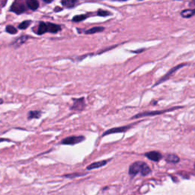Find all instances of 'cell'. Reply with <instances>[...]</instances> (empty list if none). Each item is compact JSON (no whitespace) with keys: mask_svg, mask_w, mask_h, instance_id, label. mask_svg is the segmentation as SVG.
Masks as SVG:
<instances>
[{"mask_svg":"<svg viewBox=\"0 0 195 195\" xmlns=\"http://www.w3.org/2000/svg\"><path fill=\"white\" fill-rule=\"evenodd\" d=\"M85 137L84 136H71V137H68L66 138H64L63 140L61 141V144L63 145H76L78 143H82V141L85 140Z\"/></svg>","mask_w":195,"mask_h":195,"instance_id":"6da1fadb","label":"cell"},{"mask_svg":"<svg viewBox=\"0 0 195 195\" xmlns=\"http://www.w3.org/2000/svg\"><path fill=\"white\" fill-rule=\"evenodd\" d=\"M73 104L70 107V110L72 111H83L85 108V98L81 97L79 98H73Z\"/></svg>","mask_w":195,"mask_h":195,"instance_id":"7a4b0ae2","label":"cell"},{"mask_svg":"<svg viewBox=\"0 0 195 195\" xmlns=\"http://www.w3.org/2000/svg\"><path fill=\"white\" fill-rule=\"evenodd\" d=\"M181 107H175V108H170V109L167 110H163V111H148V112H143V113L138 114V115H135L132 117V119H136V118H139V117H149V116H155L157 115H162V114L165 113V112L174 111L175 109H178V108H180Z\"/></svg>","mask_w":195,"mask_h":195,"instance_id":"3957f363","label":"cell"},{"mask_svg":"<svg viewBox=\"0 0 195 195\" xmlns=\"http://www.w3.org/2000/svg\"><path fill=\"white\" fill-rule=\"evenodd\" d=\"M10 11L13 12L17 15H20L26 11V7L24 5L23 2L20 1H15L12 3L10 8Z\"/></svg>","mask_w":195,"mask_h":195,"instance_id":"277c9868","label":"cell"},{"mask_svg":"<svg viewBox=\"0 0 195 195\" xmlns=\"http://www.w3.org/2000/svg\"><path fill=\"white\" fill-rule=\"evenodd\" d=\"M143 164H144L143 162L139 161L133 163L132 165H130V168H129V174H130L131 176H135L137 173L141 172Z\"/></svg>","mask_w":195,"mask_h":195,"instance_id":"5b68a950","label":"cell"},{"mask_svg":"<svg viewBox=\"0 0 195 195\" xmlns=\"http://www.w3.org/2000/svg\"><path fill=\"white\" fill-rule=\"evenodd\" d=\"M186 65H187V63H182V64H179V65L176 66L174 67V68H172V70H169V71L167 72V73L165 74V76H164L163 78H162L159 81H158V82H156V85H155V86L157 85H158V84L161 83V82H164V81H166L167 79H168L169 78H170V76H172L173 75V74L175 73V72L177 71V70H178L179 69H181V68H182V67L184 66H186Z\"/></svg>","mask_w":195,"mask_h":195,"instance_id":"8992f818","label":"cell"},{"mask_svg":"<svg viewBox=\"0 0 195 195\" xmlns=\"http://www.w3.org/2000/svg\"><path fill=\"white\" fill-rule=\"evenodd\" d=\"M131 127H132V125L124 126V127H114V128H111L110 129V130H108L105 131V132H104V134H102V137H105V136L107 135H110V134H117V133H124L125 132V131H127V130H129Z\"/></svg>","mask_w":195,"mask_h":195,"instance_id":"52a82bcc","label":"cell"},{"mask_svg":"<svg viewBox=\"0 0 195 195\" xmlns=\"http://www.w3.org/2000/svg\"><path fill=\"white\" fill-rule=\"evenodd\" d=\"M145 156L147 157L149 159L154 162H158L161 159L162 157H163L161 153L156 151H152L149 152V153H146V154H145Z\"/></svg>","mask_w":195,"mask_h":195,"instance_id":"ba28073f","label":"cell"},{"mask_svg":"<svg viewBox=\"0 0 195 195\" xmlns=\"http://www.w3.org/2000/svg\"><path fill=\"white\" fill-rule=\"evenodd\" d=\"M108 162H109V160H102V161L95 162V163L90 164V165L87 167V169L88 170H92V169L101 168V167H103L105 166V165H107V163H108Z\"/></svg>","mask_w":195,"mask_h":195,"instance_id":"9c48e42d","label":"cell"},{"mask_svg":"<svg viewBox=\"0 0 195 195\" xmlns=\"http://www.w3.org/2000/svg\"><path fill=\"white\" fill-rule=\"evenodd\" d=\"M46 24H47V32L56 34L61 31V26L60 25L51 23V22H46Z\"/></svg>","mask_w":195,"mask_h":195,"instance_id":"30bf717a","label":"cell"},{"mask_svg":"<svg viewBox=\"0 0 195 195\" xmlns=\"http://www.w3.org/2000/svg\"><path fill=\"white\" fill-rule=\"evenodd\" d=\"M61 4L63 6H65L66 8H72L79 4V1H77V0H63V1H61Z\"/></svg>","mask_w":195,"mask_h":195,"instance_id":"8fae6325","label":"cell"},{"mask_svg":"<svg viewBox=\"0 0 195 195\" xmlns=\"http://www.w3.org/2000/svg\"><path fill=\"white\" fill-rule=\"evenodd\" d=\"M46 32H47V24L46 22H41L38 25V27H37V34H39V35H42V34H45Z\"/></svg>","mask_w":195,"mask_h":195,"instance_id":"7c38bea8","label":"cell"},{"mask_svg":"<svg viewBox=\"0 0 195 195\" xmlns=\"http://www.w3.org/2000/svg\"><path fill=\"white\" fill-rule=\"evenodd\" d=\"M27 8L32 11H36L39 8V2L36 0H27L26 2Z\"/></svg>","mask_w":195,"mask_h":195,"instance_id":"4fadbf2b","label":"cell"},{"mask_svg":"<svg viewBox=\"0 0 195 195\" xmlns=\"http://www.w3.org/2000/svg\"><path fill=\"white\" fill-rule=\"evenodd\" d=\"M195 15V10L194 9H185L183 10L181 12V16L183 18H189L193 17Z\"/></svg>","mask_w":195,"mask_h":195,"instance_id":"5bb4252c","label":"cell"},{"mask_svg":"<svg viewBox=\"0 0 195 195\" xmlns=\"http://www.w3.org/2000/svg\"><path fill=\"white\" fill-rule=\"evenodd\" d=\"M105 30V27H101V26H97V27H91V28L89 29V30H86L85 32V34H95V33H98V32H101Z\"/></svg>","mask_w":195,"mask_h":195,"instance_id":"9a60e30c","label":"cell"},{"mask_svg":"<svg viewBox=\"0 0 195 195\" xmlns=\"http://www.w3.org/2000/svg\"><path fill=\"white\" fill-rule=\"evenodd\" d=\"M41 111H30L27 114L28 119H38L41 117Z\"/></svg>","mask_w":195,"mask_h":195,"instance_id":"2e32d148","label":"cell"},{"mask_svg":"<svg viewBox=\"0 0 195 195\" xmlns=\"http://www.w3.org/2000/svg\"><path fill=\"white\" fill-rule=\"evenodd\" d=\"M166 161L171 163H178L180 161V158L175 154H169L166 157Z\"/></svg>","mask_w":195,"mask_h":195,"instance_id":"e0dca14e","label":"cell"},{"mask_svg":"<svg viewBox=\"0 0 195 195\" xmlns=\"http://www.w3.org/2000/svg\"><path fill=\"white\" fill-rule=\"evenodd\" d=\"M88 15L87 14H82V15H76L72 18V21L74 22H82V21L85 20L87 18Z\"/></svg>","mask_w":195,"mask_h":195,"instance_id":"ac0fdd59","label":"cell"},{"mask_svg":"<svg viewBox=\"0 0 195 195\" xmlns=\"http://www.w3.org/2000/svg\"><path fill=\"white\" fill-rule=\"evenodd\" d=\"M27 38H28V37H27V36H21V37H18V39L15 40V41L13 43V44H15V45H17V44H18V45H22V44H23L24 43L27 41Z\"/></svg>","mask_w":195,"mask_h":195,"instance_id":"d6986e66","label":"cell"},{"mask_svg":"<svg viewBox=\"0 0 195 195\" xmlns=\"http://www.w3.org/2000/svg\"><path fill=\"white\" fill-rule=\"evenodd\" d=\"M150 172H151V169H150L149 167L148 166V165H146V164L144 163V164H143V165L142 171H141V174H142V175L146 176V175H149Z\"/></svg>","mask_w":195,"mask_h":195,"instance_id":"ffe728a7","label":"cell"},{"mask_svg":"<svg viewBox=\"0 0 195 195\" xmlns=\"http://www.w3.org/2000/svg\"><path fill=\"white\" fill-rule=\"evenodd\" d=\"M31 23H32V22H31L30 20L24 21V22H22L20 25H18V27L19 29H22V30H25V29L27 28V27L30 26Z\"/></svg>","mask_w":195,"mask_h":195,"instance_id":"44dd1931","label":"cell"},{"mask_svg":"<svg viewBox=\"0 0 195 195\" xmlns=\"http://www.w3.org/2000/svg\"><path fill=\"white\" fill-rule=\"evenodd\" d=\"M6 32L10 34H15L18 33V31L12 25H7L6 27Z\"/></svg>","mask_w":195,"mask_h":195,"instance_id":"7402d4cb","label":"cell"},{"mask_svg":"<svg viewBox=\"0 0 195 195\" xmlns=\"http://www.w3.org/2000/svg\"><path fill=\"white\" fill-rule=\"evenodd\" d=\"M111 13L108 11H105V10L103 9H99L97 12V15L98 16H101V17H105V16H108V15H111Z\"/></svg>","mask_w":195,"mask_h":195,"instance_id":"603a6c76","label":"cell"},{"mask_svg":"<svg viewBox=\"0 0 195 195\" xmlns=\"http://www.w3.org/2000/svg\"><path fill=\"white\" fill-rule=\"evenodd\" d=\"M85 174H81V173H74V174H70V175H64L65 178H73L80 177V176H83Z\"/></svg>","mask_w":195,"mask_h":195,"instance_id":"cb8c5ba5","label":"cell"},{"mask_svg":"<svg viewBox=\"0 0 195 195\" xmlns=\"http://www.w3.org/2000/svg\"><path fill=\"white\" fill-rule=\"evenodd\" d=\"M5 141H7V142H8V141H11L10 139H4V138H0V143L2 142H5Z\"/></svg>","mask_w":195,"mask_h":195,"instance_id":"d4e9b609","label":"cell"},{"mask_svg":"<svg viewBox=\"0 0 195 195\" xmlns=\"http://www.w3.org/2000/svg\"><path fill=\"white\" fill-rule=\"evenodd\" d=\"M61 10H62V8H59L58 6H56V8H54V12H57L61 11Z\"/></svg>","mask_w":195,"mask_h":195,"instance_id":"484cf974","label":"cell"},{"mask_svg":"<svg viewBox=\"0 0 195 195\" xmlns=\"http://www.w3.org/2000/svg\"><path fill=\"white\" fill-rule=\"evenodd\" d=\"M3 103V100L2 98H0V105H2Z\"/></svg>","mask_w":195,"mask_h":195,"instance_id":"4316f807","label":"cell"}]
</instances>
